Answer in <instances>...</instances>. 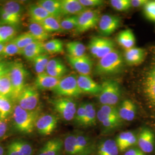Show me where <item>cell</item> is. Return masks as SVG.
Here are the masks:
<instances>
[{"mask_svg": "<svg viewBox=\"0 0 155 155\" xmlns=\"http://www.w3.org/2000/svg\"><path fill=\"white\" fill-rule=\"evenodd\" d=\"M12 116L14 126L17 130L23 134H29L33 132L40 116L39 111L26 110L17 104L13 107Z\"/></svg>", "mask_w": 155, "mask_h": 155, "instance_id": "cell-1", "label": "cell"}, {"mask_svg": "<svg viewBox=\"0 0 155 155\" xmlns=\"http://www.w3.org/2000/svg\"><path fill=\"white\" fill-rule=\"evenodd\" d=\"M124 63L121 53L115 49L100 59L95 68V72L99 75L116 74L122 70Z\"/></svg>", "mask_w": 155, "mask_h": 155, "instance_id": "cell-2", "label": "cell"}, {"mask_svg": "<svg viewBox=\"0 0 155 155\" xmlns=\"http://www.w3.org/2000/svg\"><path fill=\"white\" fill-rule=\"evenodd\" d=\"M12 86V95L11 100L16 102L19 95L26 86L25 82L28 75V71L20 61L12 63L9 72Z\"/></svg>", "mask_w": 155, "mask_h": 155, "instance_id": "cell-3", "label": "cell"}, {"mask_svg": "<svg viewBox=\"0 0 155 155\" xmlns=\"http://www.w3.org/2000/svg\"><path fill=\"white\" fill-rule=\"evenodd\" d=\"M119 83L114 80H106L101 84V91L98 94V100L102 105L115 106L121 97Z\"/></svg>", "mask_w": 155, "mask_h": 155, "instance_id": "cell-4", "label": "cell"}, {"mask_svg": "<svg viewBox=\"0 0 155 155\" xmlns=\"http://www.w3.org/2000/svg\"><path fill=\"white\" fill-rule=\"evenodd\" d=\"M52 91L57 95L66 98L78 97L82 94L78 84L77 75L74 73L61 78Z\"/></svg>", "mask_w": 155, "mask_h": 155, "instance_id": "cell-5", "label": "cell"}, {"mask_svg": "<svg viewBox=\"0 0 155 155\" xmlns=\"http://www.w3.org/2000/svg\"><path fill=\"white\" fill-rule=\"evenodd\" d=\"M89 49L95 58L100 59L115 50V43L105 37L94 36L89 41Z\"/></svg>", "mask_w": 155, "mask_h": 155, "instance_id": "cell-6", "label": "cell"}, {"mask_svg": "<svg viewBox=\"0 0 155 155\" xmlns=\"http://www.w3.org/2000/svg\"><path fill=\"white\" fill-rule=\"evenodd\" d=\"M40 94L38 89L35 86L26 85L17 100V105L24 110H36L39 105Z\"/></svg>", "mask_w": 155, "mask_h": 155, "instance_id": "cell-7", "label": "cell"}, {"mask_svg": "<svg viewBox=\"0 0 155 155\" xmlns=\"http://www.w3.org/2000/svg\"><path fill=\"white\" fill-rule=\"evenodd\" d=\"M52 104L55 110L67 121L75 118L77 110L76 102L71 98L61 97L53 100Z\"/></svg>", "mask_w": 155, "mask_h": 155, "instance_id": "cell-8", "label": "cell"}, {"mask_svg": "<svg viewBox=\"0 0 155 155\" xmlns=\"http://www.w3.org/2000/svg\"><path fill=\"white\" fill-rule=\"evenodd\" d=\"M100 13L98 10L88 9L78 16L76 31L84 33L95 27L100 21Z\"/></svg>", "mask_w": 155, "mask_h": 155, "instance_id": "cell-9", "label": "cell"}, {"mask_svg": "<svg viewBox=\"0 0 155 155\" xmlns=\"http://www.w3.org/2000/svg\"><path fill=\"white\" fill-rule=\"evenodd\" d=\"M58 122V118L53 114H43L38 118L35 127L38 133L42 136H49L55 130Z\"/></svg>", "mask_w": 155, "mask_h": 155, "instance_id": "cell-10", "label": "cell"}, {"mask_svg": "<svg viewBox=\"0 0 155 155\" xmlns=\"http://www.w3.org/2000/svg\"><path fill=\"white\" fill-rule=\"evenodd\" d=\"M66 59L72 68L79 73V75H89L91 74L93 62L88 56L85 55L80 57H73L67 55Z\"/></svg>", "mask_w": 155, "mask_h": 155, "instance_id": "cell-11", "label": "cell"}, {"mask_svg": "<svg viewBox=\"0 0 155 155\" xmlns=\"http://www.w3.org/2000/svg\"><path fill=\"white\" fill-rule=\"evenodd\" d=\"M121 24V19L116 16L104 15L101 16L98 23L100 33L104 36H110L114 33Z\"/></svg>", "mask_w": 155, "mask_h": 155, "instance_id": "cell-12", "label": "cell"}, {"mask_svg": "<svg viewBox=\"0 0 155 155\" xmlns=\"http://www.w3.org/2000/svg\"><path fill=\"white\" fill-rule=\"evenodd\" d=\"M77 82L82 93L98 95L101 91V85L97 83L89 75H78Z\"/></svg>", "mask_w": 155, "mask_h": 155, "instance_id": "cell-13", "label": "cell"}, {"mask_svg": "<svg viewBox=\"0 0 155 155\" xmlns=\"http://www.w3.org/2000/svg\"><path fill=\"white\" fill-rule=\"evenodd\" d=\"M139 149L144 153H150L154 150L155 136L153 132L148 128H144L139 133L137 139Z\"/></svg>", "mask_w": 155, "mask_h": 155, "instance_id": "cell-14", "label": "cell"}, {"mask_svg": "<svg viewBox=\"0 0 155 155\" xmlns=\"http://www.w3.org/2000/svg\"><path fill=\"white\" fill-rule=\"evenodd\" d=\"M61 3L63 15L78 16L88 9L80 2L79 0H61Z\"/></svg>", "mask_w": 155, "mask_h": 155, "instance_id": "cell-15", "label": "cell"}, {"mask_svg": "<svg viewBox=\"0 0 155 155\" xmlns=\"http://www.w3.org/2000/svg\"><path fill=\"white\" fill-rule=\"evenodd\" d=\"M61 79L53 77L45 72L37 75L35 81V86L40 90H53L59 82Z\"/></svg>", "mask_w": 155, "mask_h": 155, "instance_id": "cell-16", "label": "cell"}, {"mask_svg": "<svg viewBox=\"0 0 155 155\" xmlns=\"http://www.w3.org/2000/svg\"><path fill=\"white\" fill-rule=\"evenodd\" d=\"M145 50L141 48L133 47L130 49L125 50V60L127 64L130 66H137L141 64L145 58Z\"/></svg>", "mask_w": 155, "mask_h": 155, "instance_id": "cell-17", "label": "cell"}, {"mask_svg": "<svg viewBox=\"0 0 155 155\" xmlns=\"http://www.w3.org/2000/svg\"><path fill=\"white\" fill-rule=\"evenodd\" d=\"M68 71L66 65L59 59H50L45 72L53 77L61 79Z\"/></svg>", "mask_w": 155, "mask_h": 155, "instance_id": "cell-18", "label": "cell"}, {"mask_svg": "<svg viewBox=\"0 0 155 155\" xmlns=\"http://www.w3.org/2000/svg\"><path fill=\"white\" fill-rule=\"evenodd\" d=\"M44 44L41 41H34L21 50V55L27 60L32 61L36 57L45 54Z\"/></svg>", "mask_w": 155, "mask_h": 155, "instance_id": "cell-19", "label": "cell"}, {"mask_svg": "<svg viewBox=\"0 0 155 155\" xmlns=\"http://www.w3.org/2000/svg\"><path fill=\"white\" fill-rule=\"evenodd\" d=\"M116 142L119 150L123 152L136 144L137 139L136 134L133 132L127 131L120 133L117 137Z\"/></svg>", "mask_w": 155, "mask_h": 155, "instance_id": "cell-20", "label": "cell"}, {"mask_svg": "<svg viewBox=\"0 0 155 155\" xmlns=\"http://www.w3.org/2000/svg\"><path fill=\"white\" fill-rule=\"evenodd\" d=\"M118 114L122 120L131 121L135 118L136 114V107L130 100H124L120 106Z\"/></svg>", "mask_w": 155, "mask_h": 155, "instance_id": "cell-21", "label": "cell"}, {"mask_svg": "<svg viewBox=\"0 0 155 155\" xmlns=\"http://www.w3.org/2000/svg\"><path fill=\"white\" fill-rule=\"evenodd\" d=\"M63 146L62 140L59 138L48 141L40 149L38 155H59Z\"/></svg>", "mask_w": 155, "mask_h": 155, "instance_id": "cell-22", "label": "cell"}, {"mask_svg": "<svg viewBox=\"0 0 155 155\" xmlns=\"http://www.w3.org/2000/svg\"><path fill=\"white\" fill-rule=\"evenodd\" d=\"M144 92L150 102L155 105V64L145 78Z\"/></svg>", "mask_w": 155, "mask_h": 155, "instance_id": "cell-23", "label": "cell"}, {"mask_svg": "<svg viewBox=\"0 0 155 155\" xmlns=\"http://www.w3.org/2000/svg\"><path fill=\"white\" fill-rule=\"evenodd\" d=\"M36 4L43 8L51 16L61 19V17L63 16L61 1L40 0L38 1Z\"/></svg>", "mask_w": 155, "mask_h": 155, "instance_id": "cell-24", "label": "cell"}, {"mask_svg": "<svg viewBox=\"0 0 155 155\" xmlns=\"http://www.w3.org/2000/svg\"><path fill=\"white\" fill-rule=\"evenodd\" d=\"M79 155H90L93 150V143L89 136L83 133L76 134Z\"/></svg>", "mask_w": 155, "mask_h": 155, "instance_id": "cell-25", "label": "cell"}, {"mask_svg": "<svg viewBox=\"0 0 155 155\" xmlns=\"http://www.w3.org/2000/svg\"><path fill=\"white\" fill-rule=\"evenodd\" d=\"M97 119L102 126L106 129H112L120 126L121 124L122 120L118 117L111 116L103 113L99 110L97 114Z\"/></svg>", "mask_w": 155, "mask_h": 155, "instance_id": "cell-26", "label": "cell"}, {"mask_svg": "<svg viewBox=\"0 0 155 155\" xmlns=\"http://www.w3.org/2000/svg\"><path fill=\"white\" fill-rule=\"evenodd\" d=\"M117 41L125 50H127L134 47L136 38L132 31L130 29H127L118 35Z\"/></svg>", "mask_w": 155, "mask_h": 155, "instance_id": "cell-27", "label": "cell"}, {"mask_svg": "<svg viewBox=\"0 0 155 155\" xmlns=\"http://www.w3.org/2000/svg\"><path fill=\"white\" fill-rule=\"evenodd\" d=\"M28 14L31 21L38 23H41L45 18L51 16L48 12L37 4L29 6Z\"/></svg>", "mask_w": 155, "mask_h": 155, "instance_id": "cell-28", "label": "cell"}, {"mask_svg": "<svg viewBox=\"0 0 155 155\" xmlns=\"http://www.w3.org/2000/svg\"><path fill=\"white\" fill-rule=\"evenodd\" d=\"M28 32L36 41L44 43L45 41L50 38V34L45 30L40 23L31 21L28 25Z\"/></svg>", "mask_w": 155, "mask_h": 155, "instance_id": "cell-29", "label": "cell"}, {"mask_svg": "<svg viewBox=\"0 0 155 155\" xmlns=\"http://www.w3.org/2000/svg\"><path fill=\"white\" fill-rule=\"evenodd\" d=\"M119 149L116 140L107 139L101 142L98 147V155H118Z\"/></svg>", "mask_w": 155, "mask_h": 155, "instance_id": "cell-30", "label": "cell"}, {"mask_svg": "<svg viewBox=\"0 0 155 155\" xmlns=\"http://www.w3.org/2000/svg\"><path fill=\"white\" fill-rule=\"evenodd\" d=\"M0 9L12 16L21 19L22 13V6L18 2L15 1L6 2L0 6Z\"/></svg>", "mask_w": 155, "mask_h": 155, "instance_id": "cell-31", "label": "cell"}, {"mask_svg": "<svg viewBox=\"0 0 155 155\" xmlns=\"http://www.w3.org/2000/svg\"><path fill=\"white\" fill-rule=\"evenodd\" d=\"M16 27L0 25V43H7L16 37Z\"/></svg>", "mask_w": 155, "mask_h": 155, "instance_id": "cell-32", "label": "cell"}, {"mask_svg": "<svg viewBox=\"0 0 155 155\" xmlns=\"http://www.w3.org/2000/svg\"><path fill=\"white\" fill-rule=\"evenodd\" d=\"M61 19L54 17L50 16L45 18L44 21L40 23L48 33L61 32L63 31L61 29L60 23Z\"/></svg>", "mask_w": 155, "mask_h": 155, "instance_id": "cell-33", "label": "cell"}, {"mask_svg": "<svg viewBox=\"0 0 155 155\" xmlns=\"http://www.w3.org/2000/svg\"><path fill=\"white\" fill-rule=\"evenodd\" d=\"M68 55L73 57H80L85 55L86 48L83 43L79 41H70L66 45Z\"/></svg>", "mask_w": 155, "mask_h": 155, "instance_id": "cell-34", "label": "cell"}, {"mask_svg": "<svg viewBox=\"0 0 155 155\" xmlns=\"http://www.w3.org/2000/svg\"><path fill=\"white\" fill-rule=\"evenodd\" d=\"M63 146L68 155H79L75 134H70L64 139Z\"/></svg>", "mask_w": 155, "mask_h": 155, "instance_id": "cell-35", "label": "cell"}, {"mask_svg": "<svg viewBox=\"0 0 155 155\" xmlns=\"http://www.w3.org/2000/svg\"><path fill=\"white\" fill-rule=\"evenodd\" d=\"M12 101L9 98L0 95V120H4L13 112Z\"/></svg>", "mask_w": 155, "mask_h": 155, "instance_id": "cell-36", "label": "cell"}, {"mask_svg": "<svg viewBox=\"0 0 155 155\" xmlns=\"http://www.w3.org/2000/svg\"><path fill=\"white\" fill-rule=\"evenodd\" d=\"M45 52L50 54H61L64 51L63 43L59 39H52L44 44Z\"/></svg>", "mask_w": 155, "mask_h": 155, "instance_id": "cell-37", "label": "cell"}, {"mask_svg": "<svg viewBox=\"0 0 155 155\" xmlns=\"http://www.w3.org/2000/svg\"><path fill=\"white\" fill-rule=\"evenodd\" d=\"M50 61V56L48 54H43L36 57L33 62L34 69L37 75L43 74L45 72L46 68L48 61Z\"/></svg>", "mask_w": 155, "mask_h": 155, "instance_id": "cell-38", "label": "cell"}, {"mask_svg": "<svg viewBox=\"0 0 155 155\" xmlns=\"http://www.w3.org/2000/svg\"><path fill=\"white\" fill-rule=\"evenodd\" d=\"M85 109H86V116L83 126L89 127L95 125L96 122L97 111L94 104L92 103L87 102L84 103Z\"/></svg>", "mask_w": 155, "mask_h": 155, "instance_id": "cell-39", "label": "cell"}, {"mask_svg": "<svg viewBox=\"0 0 155 155\" xmlns=\"http://www.w3.org/2000/svg\"><path fill=\"white\" fill-rule=\"evenodd\" d=\"M12 86L9 73L2 76L0 79V95L11 98Z\"/></svg>", "mask_w": 155, "mask_h": 155, "instance_id": "cell-40", "label": "cell"}, {"mask_svg": "<svg viewBox=\"0 0 155 155\" xmlns=\"http://www.w3.org/2000/svg\"><path fill=\"white\" fill-rule=\"evenodd\" d=\"M17 46L22 50L25 48L28 45L31 44L36 40L34 39L32 35L29 32L22 33L12 40Z\"/></svg>", "mask_w": 155, "mask_h": 155, "instance_id": "cell-41", "label": "cell"}, {"mask_svg": "<svg viewBox=\"0 0 155 155\" xmlns=\"http://www.w3.org/2000/svg\"><path fill=\"white\" fill-rule=\"evenodd\" d=\"M61 26L63 31H70L77 27L78 16H68L60 20Z\"/></svg>", "mask_w": 155, "mask_h": 155, "instance_id": "cell-42", "label": "cell"}, {"mask_svg": "<svg viewBox=\"0 0 155 155\" xmlns=\"http://www.w3.org/2000/svg\"><path fill=\"white\" fill-rule=\"evenodd\" d=\"M17 55H21V50L12 41L6 43L2 50L1 56H12Z\"/></svg>", "mask_w": 155, "mask_h": 155, "instance_id": "cell-43", "label": "cell"}, {"mask_svg": "<svg viewBox=\"0 0 155 155\" xmlns=\"http://www.w3.org/2000/svg\"><path fill=\"white\" fill-rule=\"evenodd\" d=\"M21 19L12 16L0 9V25H11L16 27L20 22Z\"/></svg>", "mask_w": 155, "mask_h": 155, "instance_id": "cell-44", "label": "cell"}, {"mask_svg": "<svg viewBox=\"0 0 155 155\" xmlns=\"http://www.w3.org/2000/svg\"><path fill=\"white\" fill-rule=\"evenodd\" d=\"M110 3L117 11H127L132 7L130 0H111Z\"/></svg>", "mask_w": 155, "mask_h": 155, "instance_id": "cell-45", "label": "cell"}, {"mask_svg": "<svg viewBox=\"0 0 155 155\" xmlns=\"http://www.w3.org/2000/svg\"><path fill=\"white\" fill-rule=\"evenodd\" d=\"M144 12L148 19L155 21V1H148L144 6Z\"/></svg>", "mask_w": 155, "mask_h": 155, "instance_id": "cell-46", "label": "cell"}, {"mask_svg": "<svg viewBox=\"0 0 155 155\" xmlns=\"http://www.w3.org/2000/svg\"><path fill=\"white\" fill-rule=\"evenodd\" d=\"M14 143L22 152L23 155H32L33 154L32 147L27 142L21 140H17L15 141Z\"/></svg>", "mask_w": 155, "mask_h": 155, "instance_id": "cell-47", "label": "cell"}, {"mask_svg": "<svg viewBox=\"0 0 155 155\" xmlns=\"http://www.w3.org/2000/svg\"><path fill=\"white\" fill-rule=\"evenodd\" d=\"M86 116V109L84 103L81 104L77 108L76 114L75 116V120L76 123L79 125H83Z\"/></svg>", "mask_w": 155, "mask_h": 155, "instance_id": "cell-48", "label": "cell"}, {"mask_svg": "<svg viewBox=\"0 0 155 155\" xmlns=\"http://www.w3.org/2000/svg\"><path fill=\"white\" fill-rule=\"evenodd\" d=\"M100 110L107 115L120 117L118 109H117L115 106L102 105L100 107Z\"/></svg>", "mask_w": 155, "mask_h": 155, "instance_id": "cell-49", "label": "cell"}, {"mask_svg": "<svg viewBox=\"0 0 155 155\" xmlns=\"http://www.w3.org/2000/svg\"><path fill=\"white\" fill-rule=\"evenodd\" d=\"M80 2L84 6L89 9L90 8H95L104 5V1L102 0H79Z\"/></svg>", "mask_w": 155, "mask_h": 155, "instance_id": "cell-50", "label": "cell"}, {"mask_svg": "<svg viewBox=\"0 0 155 155\" xmlns=\"http://www.w3.org/2000/svg\"><path fill=\"white\" fill-rule=\"evenodd\" d=\"M6 155H23V154L13 141L9 145Z\"/></svg>", "mask_w": 155, "mask_h": 155, "instance_id": "cell-51", "label": "cell"}, {"mask_svg": "<svg viewBox=\"0 0 155 155\" xmlns=\"http://www.w3.org/2000/svg\"><path fill=\"white\" fill-rule=\"evenodd\" d=\"M12 63L0 61V77L8 74L10 70Z\"/></svg>", "mask_w": 155, "mask_h": 155, "instance_id": "cell-52", "label": "cell"}, {"mask_svg": "<svg viewBox=\"0 0 155 155\" xmlns=\"http://www.w3.org/2000/svg\"><path fill=\"white\" fill-rule=\"evenodd\" d=\"M124 155H145L143 151L139 148H130L128 149L126 152H125Z\"/></svg>", "mask_w": 155, "mask_h": 155, "instance_id": "cell-53", "label": "cell"}, {"mask_svg": "<svg viewBox=\"0 0 155 155\" xmlns=\"http://www.w3.org/2000/svg\"><path fill=\"white\" fill-rule=\"evenodd\" d=\"M148 1L147 0H131L130 3L132 7L134 8H140L141 6H144L147 3Z\"/></svg>", "mask_w": 155, "mask_h": 155, "instance_id": "cell-54", "label": "cell"}, {"mask_svg": "<svg viewBox=\"0 0 155 155\" xmlns=\"http://www.w3.org/2000/svg\"><path fill=\"white\" fill-rule=\"evenodd\" d=\"M8 126L4 120H0V139L5 135Z\"/></svg>", "mask_w": 155, "mask_h": 155, "instance_id": "cell-55", "label": "cell"}, {"mask_svg": "<svg viewBox=\"0 0 155 155\" xmlns=\"http://www.w3.org/2000/svg\"><path fill=\"white\" fill-rule=\"evenodd\" d=\"M5 44L6 43H0V56H1V52H2V50H3L4 47H5Z\"/></svg>", "mask_w": 155, "mask_h": 155, "instance_id": "cell-56", "label": "cell"}, {"mask_svg": "<svg viewBox=\"0 0 155 155\" xmlns=\"http://www.w3.org/2000/svg\"><path fill=\"white\" fill-rule=\"evenodd\" d=\"M4 150L3 147L0 145V155H4Z\"/></svg>", "mask_w": 155, "mask_h": 155, "instance_id": "cell-57", "label": "cell"}, {"mask_svg": "<svg viewBox=\"0 0 155 155\" xmlns=\"http://www.w3.org/2000/svg\"><path fill=\"white\" fill-rule=\"evenodd\" d=\"M2 56H0V61H2Z\"/></svg>", "mask_w": 155, "mask_h": 155, "instance_id": "cell-58", "label": "cell"}, {"mask_svg": "<svg viewBox=\"0 0 155 155\" xmlns=\"http://www.w3.org/2000/svg\"><path fill=\"white\" fill-rule=\"evenodd\" d=\"M1 77H0V79H1Z\"/></svg>", "mask_w": 155, "mask_h": 155, "instance_id": "cell-59", "label": "cell"}]
</instances>
